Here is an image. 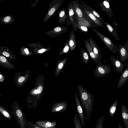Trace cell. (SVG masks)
I'll return each instance as SVG.
<instances>
[{
    "label": "cell",
    "mask_w": 128,
    "mask_h": 128,
    "mask_svg": "<svg viewBox=\"0 0 128 128\" xmlns=\"http://www.w3.org/2000/svg\"><path fill=\"white\" fill-rule=\"evenodd\" d=\"M78 89L81 103L86 112L85 118L87 121L89 118V115L92 113L94 96L84 88L82 86L78 84Z\"/></svg>",
    "instance_id": "cell-1"
},
{
    "label": "cell",
    "mask_w": 128,
    "mask_h": 128,
    "mask_svg": "<svg viewBox=\"0 0 128 128\" xmlns=\"http://www.w3.org/2000/svg\"><path fill=\"white\" fill-rule=\"evenodd\" d=\"M10 112L16 119L20 128H26L27 120L25 118V114L17 102L13 103Z\"/></svg>",
    "instance_id": "cell-2"
},
{
    "label": "cell",
    "mask_w": 128,
    "mask_h": 128,
    "mask_svg": "<svg viewBox=\"0 0 128 128\" xmlns=\"http://www.w3.org/2000/svg\"><path fill=\"white\" fill-rule=\"evenodd\" d=\"M92 29L112 52L115 54L117 52L118 50V48L112 40L96 29L92 28Z\"/></svg>",
    "instance_id": "cell-3"
},
{
    "label": "cell",
    "mask_w": 128,
    "mask_h": 128,
    "mask_svg": "<svg viewBox=\"0 0 128 128\" xmlns=\"http://www.w3.org/2000/svg\"><path fill=\"white\" fill-rule=\"evenodd\" d=\"M62 3V0H54L51 2L49 7L48 12L44 18V23L46 22L60 8Z\"/></svg>",
    "instance_id": "cell-4"
},
{
    "label": "cell",
    "mask_w": 128,
    "mask_h": 128,
    "mask_svg": "<svg viewBox=\"0 0 128 128\" xmlns=\"http://www.w3.org/2000/svg\"><path fill=\"white\" fill-rule=\"evenodd\" d=\"M110 71V66L106 64H98L94 70L95 76L98 78L105 76L109 74Z\"/></svg>",
    "instance_id": "cell-5"
},
{
    "label": "cell",
    "mask_w": 128,
    "mask_h": 128,
    "mask_svg": "<svg viewBox=\"0 0 128 128\" xmlns=\"http://www.w3.org/2000/svg\"><path fill=\"white\" fill-rule=\"evenodd\" d=\"M71 2L75 15L78 20V24L86 21V17L84 14V13L82 11L80 6V4L79 2L77 0H74Z\"/></svg>",
    "instance_id": "cell-6"
},
{
    "label": "cell",
    "mask_w": 128,
    "mask_h": 128,
    "mask_svg": "<svg viewBox=\"0 0 128 128\" xmlns=\"http://www.w3.org/2000/svg\"><path fill=\"white\" fill-rule=\"evenodd\" d=\"M68 30L66 26H58L47 31L46 34L50 37H54L58 36L65 33Z\"/></svg>",
    "instance_id": "cell-7"
},
{
    "label": "cell",
    "mask_w": 128,
    "mask_h": 128,
    "mask_svg": "<svg viewBox=\"0 0 128 128\" xmlns=\"http://www.w3.org/2000/svg\"><path fill=\"white\" fill-rule=\"evenodd\" d=\"M0 54L13 62H14V60H16V56L12 54L11 50L7 47L3 46L0 47Z\"/></svg>",
    "instance_id": "cell-8"
},
{
    "label": "cell",
    "mask_w": 128,
    "mask_h": 128,
    "mask_svg": "<svg viewBox=\"0 0 128 128\" xmlns=\"http://www.w3.org/2000/svg\"><path fill=\"white\" fill-rule=\"evenodd\" d=\"M110 2L109 0H105L99 4L98 6L102 11L107 13L108 16L111 18L112 16L114 17Z\"/></svg>",
    "instance_id": "cell-9"
},
{
    "label": "cell",
    "mask_w": 128,
    "mask_h": 128,
    "mask_svg": "<svg viewBox=\"0 0 128 128\" xmlns=\"http://www.w3.org/2000/svg\"><path fill=\"white\" fill-rule=\"evenodd\" d=\"M75 97L77 111L81 122V125L83 127H84V119L85 118L82 108L78 99V94L77 93H76Z\"/></svg>",
    "instance_id": "cell-10"
},
{
    "label": "cell",
    "mask_w": 128,
    "mask_h": 128,
    "mask_svg": "<svg viewBox=\"0 0 128 128\" xmlns=\"http://www.w3.org/2000/svg\"><path fill=\"white\" fill-rule=\"evenodd\" d=\"M110 60L117 72L119 73H122L124 67V64L121 62L118 58H116L114 56H111Z\"/></svg>",
    "instance_id": "cell-11"
},
{
    "label": "cell",
    "mask_w": 128,
    "mask_h": 128,
    "mask_svg": "<svg viewBox=\"0 0 128 128\" xmlns=\"http://www.w3.org/2000/svg\"><path fill=\"white\" fill-rule=\"evenodd\" d=\"M80 6L82 11L88 16L96 24L100 26L103 27H104L103 22L89 11L85 8L82 5L80 4Z\"/></svg>",
    "instance_id": "cell-12"
},
{
    "label": "cell",
    "mask_w": 128,
    "mask_h": 128,
    "mask_svg": "<svg viewBox=\"0 0 128 128\" xmlns=\"http://www.w3.org/2000/svg\"><path fill=\"white\" fill-rule=\"evenodd\" d=\"M84 44L85 47L90 56L94 62L97 64L103 63L99 60L94 52L88 40H85Z\"/></svg>",
    "instance_id": "cell-13"
},
{
    "label": "cell",
    "mask_w": 128,
    "mask_h": 128,
    "mask_svg": "<svg viewBox=\"0 0 128 128\" xmlns=\"http://www.w3.org/2000/svg\"><path fill=\"white\" fill-rule=\"evenodd\" d=\"M125 69L124 72H122L120 79L118 83L117 88H120L128 80V63H126Z\"/></svg>",
    "instance_id": "cell-14"
},
{
    "label": "cell",
    "mask_w": 128,
    "mask_h": 128,
    "mask_svg": "<svg viewBox=\"0 0 128 128\" xmlns=\"http://www.w3.org/2000/svg\"><path fill=\"white\" fill-rule=\"evenodd\" d=\"M35 123L42 128H55L56 124L55 121L52 122L47 120H39L35 122Z\"/></svg>",
    "instance_id": "cell-15"
},
{
    "label": "cell",
    "mask_w": 128,
    "mask_h": 128,
    "mask_svg": "<svg viewBox=\"0 0 128 128\" xmlns=\"http://www.w3.org/2000/svg\"><path fill=\"white\" fill-rule=\"evenodd\" d=\"M88 40L94 52L99 60L100 61L102 59V57L100 53V49L96 43L91 37L89 38Z\"/></svg>",
    "instance_id": "cell-16"
},
{
    "label": "cell",
    "mask_w": 128,
    "mask_h": 128,
    "mask_svg": "<svg viewBox=\"0 0 128 128\" xmlns=\"http://www.w3.org/2000/svg\"><path fill=\"white\" fill-rule=\"evenodd\" d=\"M119 54L120 57V61L123 62L128 60V50L124 46L120 45L118 46Z\"/></svg>",
    "instance_id": "cell-17"
},
{
    "label": "cell",
    "mask_w": 128,
    "mask_h": 128,
    "mask_svg": "<svg viewBox=\"0 0 128 128\" xmlns=\"http://www.w3.org/2000/svg\"><path fill=\"white\" fill-rule=\"evenodd\" d=\"M0 65L4 68L9 70H14L16 68L10 62L6 57L0 54Z\"/></svg>",
    "instance_id": "cell-18"
},
{
    "label": "cell",
    "mask_w": 128,
    "mask_h": 128,
    "mask_svg": "<svg viewBox=\"0 0 128 128\" xmlns=\"http://www.w3.org/2000/svg\"><path fill=\"white\" fill-rule=\"evenodd\" d=\"M68 10L70 20L74 29L76 31L77 29V24L75 23L74 22L73 17L75 14L71 2L68 5Z\"/></svg>",
    "instance_id": "cell-19"
},
{
    "label": "cell",
    "mask_w": 128,
    "mask_h": 128,
    "mask_svg": "<svg viewBox=\"0 0 128 128\" xmlns=\"http://www.w3.org/2000/svg\"><path fill=\"white\" fill-rule=\"evenodd\" d=\"M121 116L126 128H128V110L125 106H121Z\"/></svg>",
    "instance_id": "cell-20"
},
{
    "label": "cell",
    "mask_w": 128,
    "mask_h": 128,
    "mask_svg": "<svg viewBox=\"0 0 128 128\" xmlns=\"http://www.w3.org/2000/svg\"><path fill=\"white\" fill-rule=\"evenodd\" d=\"M25 76H22L20 72H17L14 76V82L17 88L20 87L23 85L25 81Z\"/></svg>",
    "instance_id": "cell-21"
},
{
    "label": "cell",
    "mask_w": 128,
    "mask_h": 128,
    "mask_svg": "<svg viewBox=\"0 0 128 128\" xmlns=\"http://www.w3.org/2000/svg\"><path fill=\"white\" fill-rule=\"evenodd\" d=\"M67 108V106L63 104H56L52 106L51 112L52 113L62 112L65 111Z\"/></svg>",
    "instance_id": "cell-22"
},
{
    "label": "cell",
    "mask_w": 128,
    "mask_h": 128,
    "mask_svg": "<svg viewBox=\"0 0 128 128\" xmlns=\"http://www.w3.org/2000/svg\"><path fill=\"white\" fill-rule=\"evenodd\" d=\"M68 40V44L70 50L72 51L75 48L76 45L75 36L73 31L71 32Z\"/></svg>",
    "instance_id": "cell-23"
},
{
    "label": "cell",
    "mask_w": 128,
    "mask_h": 128,
    "mask_svg": "<svg viewBox=\"0 0 128 128\" xmlns=\"http://www.w3.org/2000/svg\"><path fill=\"white\" fill-rule=\"evenodd\" d=\"M104 24L108 31L112 36L114 37L117 40H120V39L115 28L108 22H105Z\"/></svg>",
    "instance_id": "cell-24"
},
{
    "label": "cell",
    "mask_w": 128,
    "mask_h": 128,
    "mask_svg": "<svg viewBox=\"0 0 128 128\" xmlns=\"http://www.w3.org/2000/svg\"><path fill=\"white\" fill-rule=\"evenodd\" d=\"M82 3L83 4V6L84 7L89 11L94 16H96L97 18L99 19L102 22H104V23L105 22L99 14L96 11H95L90 6H88L86 4H85L83 1H82Z\"/></svg>",
    "instance_id": "cell-25"
},
{
    "label": "cell",
    "mask_w": 128,
    "mask_h": 128,
    "mask_svg": "<svg viewBox=\"0 0 128 128\" xmlns=\"http://www.w3.org/2000/svg\"><path fill=\"white\" fill-rule=\"evenodd\" d=\"M67 20V15L66 9L63 8L60 12L58 22L60 24H64Z\"/></svg>",
    "instance_id": "cell-26"
},
{
    "label": "cell",
    "mask_w": 128,
    "mask_h": 128,
    "mask_svg": "<svg viewBox=\"0 0 128 128\" xmlns=\"http://www.w3.org/2000/svg\"><path fill=\"white\" fill-rule=\"evenodd\" d=\"M0 21L3 24H8L14 22V20L13 16L8 14L2 16L0 18Z\"/></svg>",
    "instance_id": "cell-27"
},
{
    "label": "cell",
    "mask_w": 128,
    "mask_h": 128,
    "mask_svg": "<svg viewBox=\"0 0 128 128\" xmlns=\"http://www.w3.org/2000/svg\"><path fill=\"white\" fill-rule=\"evenodd\" d=\"M118 105V100L116 99L109 107L108 112L110 116L113 117L117 110Z\"/></svg>",
    "instance_id": "cell-28"
},
{
    "label": "cell",
    "mask_w": 128,
    "mask_h": 128,
    "mask_svg": "<svg viewBox=\"0 0 128 128\" xmlns=\"http://www.w3.org/2000/svg\"><path fill=\"white\" fill-rule=\"evenodd\" d=\"M0 113L5 118L10 120L12 118L10 112L4 107L0 104Z\"/></svg>",
    "instance_id": "cell-29"
},
{
    "label": "cell",
    "mask_w": 128,
    "mask_h": 128,
    "mask_svg": "<svg viewBox=\"0 0 128 128\" xmlns=\"http://www.w3.org/2000/svg\"><path fill=\"white\" fill-rule=\"evenodd\" d=\"M82 56L83 61L85 64L88 63L90 58L87 52L83 48L82 49Z\"/></svg>",
    "instance_id": "cell-30"
},
{
    "label": "cell",
    "mask_w": 128,
    "mask_h": 128,
    "mask_svg": "<svg viewBox=\"0 0 128 128\" xmlns=\"http://www.w3.org/2000/svg\"><path fill=\"white\" fill-rule=\"evenodd\" d=\"M74 121L75 128H82L79 117L76 113L74 114Z\"/></svg>",
    "instance_id": "cell-31"
},
{
    "label": "cell",
    "mask_w": 128,
    "mask_h": 128,
    "mask_svg": "<svg viewBox=\"0 0 128 128\" xmlns=\"http://www.w3.org/2000/svg\"><path fill=\"white\" fill-rule=\"evenodd\" d=\"M104 119V117L103 116L98 118L95 128H103Z\"/></svg>",
    "instance_id": "cell-32"
},
{
    "label": "cell",
    "mask_w": 128,
    "mask_h": 128,
    "mask_svg": "<svg viewBox=\"0 0 128 128\" xmlns=\"http://www.w3.org/2000/svg\"><path fill=\"white\" fill-rule=\"evenodd\" d=\"M20 53L23 56H28L29 55L30 52L28 49L22 46L20 48Z\"/></svg>",
    "instance_id": "cell-33"
},
{
    "label": "cell",
    "mask_w": 128,
    "mask_h": 128,
    "mask_svg": "<svg viewBox=\"0 0 128 128\" xmlns=\"http://www.w3.org/2000/svg\"><path fill=\"white\" fill-rule=\"evenodd\" d=\"M77 29L84 32L85 34L88 33V30L87 26L82 24H78L77 25Z\"/></svg>",
    "instance_id": "cell-34"
},
{
    "label": "cell",
    "mask_w": 128,
    "mask_h": 128,
    "mask_svg": "<svg viewBox=\"0 0 128 128\" xmlns=\"http://www.w3.org/2000/svg\"><path fill=\"white\" fill-rule=\"evenodd\" d=\"M27 126L28 128H42L28 120H27Z\"/></svg>",
    "instance_id": "cell-35"
},
{
    "label": "cell",
    "mask_w": 128,
    "mask_h": 128,
    "mask_svg": "<svg viewBox=\"0 0 128 128\" xmlns=\"http://www.w3.org/2000/svg\"><path fill=\"white\" fill-rule=\"evenodd\" d=\"M69 40H68L66 44L65 45L62 52V53H67L69 50L70 47L68 44Z\"/></svg>",
    "instance_id": "cell-36"
},
{
    "label": "cell",
    "mask_w": 128,
    "mask_h": 128,
    "mask_svg": "<svg viewBox=\"0 0 128 128\" xmlns=\"http://www.w3.org/2000/svg\"><path fill=\"white\" fill-rule=\"evenodd\" d=\"M5 76L2 74H0V82H3L4 80Z\"/></svg>",
    "instance_id": "cell-37"
},
{
    "label": "cell",
    "mask_w": 128,
    "mask_h": 128,
    "mask_svg": "<svg viewBox=\"0 0 128 128\" xmlns=\"http://www.w3.org/2000/svg\"><path fill=\"white\" fill-rule=\"evenodd\" d=\"M42 87L41 86H39L37 88V90L38 92V94H40L42 91Z\"/></svg>",
    "instance_id": "cell-38"
},
{
    "label": "cell",
    "mask_w": 128,
    "mask_h": 128,
    "mask_svg": "<svg viewBox=\"0 0 128 128\" xmlns=\"http://www.w3.org/2000/svg\"><path fill=\"white\" fill-rule=\"evenodd\" d=\"M128 40H127L126 42L124 43V46L125 47L126 49L128 50Z\"/></svg>",
    "instance_id": "cell-39"
},
{
    "label": "cell",
    "mask_w": 128,
    "mask_h": 128,
    "mask_svg": "<svg viewBox=\"0 0 128 128\" xmlns=\"http://www.w3.org/2000/svg\"><path fill=\"white\" fill-rule=\"evenodd\" d=\"M47 50V49L42 48L39 50L38 52L40 53H42L46 51Z\"/></svg>",
    "instance_id": "cell-40"
},
{
    "label": "cell",
    "mask_w": 128,
    "mask_h": 128,
    "mask_svg": "<svg viewBox=\"0 0 128 128\" xmlns=\"http://www.w3.org/2000/svg\"><path fill=\"white\" fill-rule=\"evenodd\" d=\"M63 65L62 63H61L59 64L58 67L59 69H61L63 66Z\"/></svg>",
    "instance_id": "cell-41"
},
{
    "label": "cell",
    "mask_w": 128,
    "mask_h": 128,
    "mask_svg": "<svg viewBox=\"0 0 128 128\" xmlns=\"http://www.w3.org/2000/svg\"><path fill=\"white\" fill-rule=\"evenodd\" d=\"M118 128H122L121 125L120 124H119Z\"/></svg>",
    "instance_id": "cell-42"
},
{
    "label": "cell",
    "mask_w": 128,
    "mask_h": 128,
    "mask_svg": "<svg viewBox=\"0 0 128 128\" xmlns=\"http://www.w3.org/2000/svg\"><path fill=\"white\" fill-rule=\"evenodd\" d=\"M34 93L36 94H37L38 93V91L37 90H35L34 91Z\"/></svg>",
    "instance_id": "cell-43"
},
{
    "label": "cell",
    "mask_w": 128,
    "mask_h": 128,
    "mask_svg": "<svg viewBox=\"0 0 128 128\" xmlns=\"http://www.w3.org/2000/svg\"><path fill=\"white\" fill-rule=\"evenodd\" d=\"M2 96L1 94L0 93V97L1 96Z\"/></svg>",
    "instance_id": "cell-44"
},
{
    "label": "cell",
    "mask_w": 128,
    "mask_h": 128,
    "mask_svg": "<svg viewBox=\"0 0 128 128\" xmlns=\"http://www.w3.org/2000/svg\"><path fill=\"white\" fill-rule=\"evenodd\" d=\"M0 74H1V72L0 71Z\"/></svg>",
    "instance_id": "cell-45"
},
{
    "label": "cell",
    "mask_w": 128,
    "mask_h": 128,
    "mask_svg": "<svg viewBox=\"0 0 128 128\" xmlns=\"http://www.w3.org/2000/svg\"><path fill=\"white\" fill-rule=\"evenodd\" d=\"M3 1V0H0V1Z\"/></svg>",
    "instance_id": "cell-46"
}]
</instances>
